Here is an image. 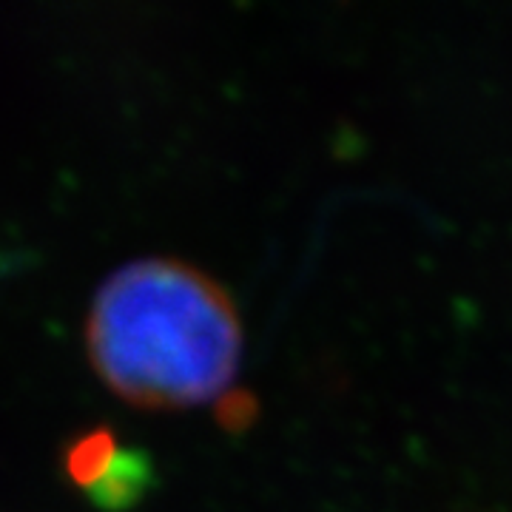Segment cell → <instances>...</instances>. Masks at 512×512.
Segmentation results:
<instances>
[{
  "instance_id": "cell-1",
  "label": "cell",
  "mask_w": 512,
  "mask_h": 512,
  "mask_svg": "<svg viewBox=\"0 0 512 512\" xmlns=\"http://www.w3.org/2000/svg\"><path fill=\"white\" fill-rule=\"evenodd\" d=\"M89 345L120 396L146 407H194L234 384L242 330L214 282L177 262L146 259L100 288Z\"/></svg>"
}]
</instances>
